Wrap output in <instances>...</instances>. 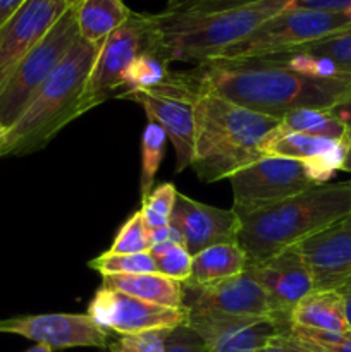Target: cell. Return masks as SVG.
<instances>
[{
	"instance_id": "6da1fadb",
	"label": "cell",
	"mask_w": 351,
	"mask_h": 352,
	"mask_svg": "<svg viewBox=\"0 0 351 352\" xmlns=\"http://www.w3.org/2000/svg\"><path fill=\"white\" fill-rule=\"evenodd\" d=\"M182 76L196 95L217 93L277 119L298 109L330 110L351 96V78H315L264 58L206 60Z\"/></svg>"
},
{
	"instance_id": "7a4b0ae2",
	"label": "cell",
	"mask_w": 351,
	"mask_h": 352,
	"mask_svg": "<svg viewBox=\"0 0 351 352\" xmlns=\"http://www.w3.org/2000/svg\"><path fill=\"white\" fill-rule=\"evenodd\" d=\"M281 119L255 112L212 91L195 100V155L191 168L203 182L229 179L264 158L262 144Z\"/></svg>"
},
{
	"instance_id": "3957f363",
	"label": "cell",
	"mask_w": 351,
	"mask_h": 352,
	"mask_svg": "<svg viewBox=\"0 0 351 352\" xmlns=\"http://www.w3.org/2000/svg\"><path fill=\"white\" fill-rule=\"evenodd\" d=\"M348 213H351V181L313 186L243 217L240 246L246 253L248 265H257L330 229Z\"/></svg>"
},
{
	"instance_id": "277c9868",
	"label": "cell",
	"mask_w": 351,
	"mask_h": 352,
	"mask_svg": "<svg viewBox=\"0 0 351 352\" xmlns=\"http://www.w3.org/2000/svg\"><path fill=\"white\" fill-rule=\"evenodd\" d=\"M98 50L100 45L79 36L16 122L0 134V158L41 150L55 134L83 116L81 95Z\"/></svg>"
},
{
	"instance_id": "5b68a950",
	"label": "cell",
	"mask_w": 351,
	"mask_h": 352,
	"mask_svg": "<svg viewBox=\"0 0 351 352\" xmlns=\"http://www.w3.org/2000/svg\"><path fill=\"white\" fill-rule=\"evenodd\" d=\"M292 0H255L205 14H153L158 45L172 62L212 60L240 43L265 21L288 9Z\"/></svg>"
},
{
	"instance_id": "8992f818",
	"label": "cell",
	"mask_w": 351,
	"mask_h": 352,
	"mask_svg": "<svg viewBox=\"0 0 351 352\" xmlns=\"http://www.w3.org/2000/svg\"><path fill=\"white\" fill-rule=\"evenodd\" d=\"M351 30V14L288 7L265 21L240 43L220 52L212 60H246L279 54Z\"/></svg>"
},
{
	"instance_id": "52a82bcc",
	"label": "cell",
	"mask_w": 351,
	"mask_h": 352,
	"mask_svg": "<svg viewBox=\"0 0 351 352\" xmlns=\"http://www.w3.org/2000/svg\"><path fill=\"white\" fill-rule=\"evenodd\" d=\"M78 40L76 10L74 7H67L48 33L21 58L0 86V124L6 129L16 122L31 98Z\"/></svg>"
},
{
	"instance_id": "ba28073f",
	"label": "cell",
	"mask_w": 351,
	"mask_h": 352,
	"mask_svg": "<svg viewBox=\"0 0 351 352\" xmlns=\"http://www.w3.org/2000/svg\"><path fill=\"white\" fill-rule=\"evenodd\" d=\"M158 45V28L153 14L133 12L100 45L92 72L81 95L83 113L123 93V78L131 62L147 48Z\"/></svg>"
},
{
	"instance_id": "9c48e42d",
	"label": "cell",
	"mask_w": 351,
	"mask_h": 352,
	"mask_svg": "<svg viewBox=\"0 0 351 352\" xmlns=\"http://www.w3.org/2000/svg\"><path fill=\"white\" fill-rule=\"evenodd\" d=\"M233 212L240 219L277 205L319 186L305 162L284 157H264L229 177Z\"/></svg>"
},
{
	"instance_id": "30bf717a",
	"label": "cell",
	"mask_w": 351,
	"mask_h": 352,
	"mask_svg": "<svg viewBox=\"0 0 351 352\" xmlns=\"http://www.w3.org/2000/svg\"><path fill=\"white\" fill-rule=\"evenodd\" d=\"M182 81L181 72H171L167 81L155 89L134 91L123 98L133 100L143 107L148 120L164 129L176 151V174H181L193 164L195 155V100Z\"/></svg>"
},
{
	"instance_id": "8fae6325",
	"label": "cell",
	"mask_w": 351,
	"mask_h": 352,
	"mask_svg": "<svg viewBox=\"0 0 351 352\" xmlns=\"http://www.w3.org/2000/svg\"><path fill=\"white\" fill-rule=\"evenodd\" d=\"M86 315L117 336L169 332L186 323V308H169L100 285Z\"/></svg>"
},
{
	"instance_id": "7c38bea8",
	"label": "cell",
	"mask_w": 351,
	"mask_h": 352,
	"mask_svg": "<svg viewBox=\"0 0 351 352\" xmlns=\"http://www.w3.org/2000/svg\"><path fill=\"white\" fill-rule=\"evenodd\" d=\"M186 323L209 352H257L291 325L274 318L233 316L212 311H188Z\"/></svg>"
},
{
	"instance_id": "4fadbf2b",
	"label": "cell",
	"mask_w": 351,
	"mask_h": 352,
	"mask_svg": "<svg viewBox=\"0 0 351 352\" xmlns=\"http://www.w3.org/2000/svg\"><path fill=\"white\" fill-rule=\"evenodd\" d=\"M0 333H14L41 346L55 349L96 347L107 349L110 332L88 315L79 313H45L0 320Z\"/></svg>"
},
{
	"instance_id": "5bb4252c",
	"label": "cell",
	"mask_w": 351,
	"mask_h": 352,
	"mask_svg": "<svg viewBox=\"0 0 351 352\" xmlns=\"http://www.w3.org/2000/svg\"><path fill=\"white\" fill-rule=\"evenodd\" d=\"M246 270L267 294L274 318L286 325H291L292 308L315 291L312 272L298 246L288 248L257 265H248Z\"/></svg>"
},
{
	"instance_id": "9a60e30c",
	"label": "cell",
	"mask_w": 351,
	"mask_h": 352,
	"mask_svg": "<svg viewBox=\"0 0 351 352\" xmlns=\"http://www.w3.org/2000/svg\"><path fill=\"white\" fill-rule=\"evenodd\" d=\"M184 308L188 311L274 318L267 294L248 270L210 285L184 284Z\"/></svg>"
},
{
	"instance_id": "2e32d148",
	"label": "cell",
	"mask_w": 351,
	"mask_h": 352,
	"mask_svg": "<svg viewBox=\"0 0 351 352\" xmlns=\"http://www.w3.org/2000/svg\"><path fill=\"white\" fill-rule=\"evenodd\" d=\"M171 226L184 237L186 250L195 256L219 244H240L241 219L231 210L217 208L178 192Z\"/></svg>"
},
{
	"instance_id": "e0dca14e",
	"label": "cell",
	"mask_w": 351,
	"mask_h": 352,
	"mask_svg": "<svg viewBox=\"0 0 351 352\" xmlns=\"http://www.w3.org/2000/svg\"><path fill=\"white\" fill-rule=\"evenodd\" d=\"M65 9V0H26L0 26V86Z\"/></svg>"
},
{
	"instance_id": "ac0fdd59",
	"label": "cell",
	"mask_w": 351,
	"mask_h": 352,
	"mask_svg": "<svg viewBox=\"0 0 351 352\" xmlns=\"http://www.w3.org/2000/svg\"><path fill=\"white\" fill-rule=\"evenodd\" d=\"M275 127L262 144L264 157H284L305 162L317 184H327L337 172H344L348 157L346 138L330 140L301 133H282Z\"/></svg>"
},
{
	"instance_id": "d6986e66",
	"label": "cell",
	"mask_w": 351,
	"mask_h": 352,
	"mask_svg": "<svg viewBox=\"0 0 351 352\" xmlns=\"http://www.w3.org/2000/svg\"><path fill=\"white\" fill-rule=\"evenodd\" d=\"M315 291L337 289L351 277V227H330L298 244Z\"/></svg>"
},
{
	"instance_id": "ffe728a7",
	"label": "cell",
	"mask_w": 351,
	"mask_h": 352,
	"mask_svg": "<svg viewBox=\"0 0 351 352\" xmlns=\"http://www.w3.org/2000/svg\"><path fill=\"white\" fill-rule=\"evenodd\" d=\"M291 327L315 332H350L344 313V296L336 289L313 291L303 298L291 311Z\"/></svg>"
},
{
	"instance_id": "44dd1931",
	"label": "cell",
	"mask_w": 351,
	"mask_h": 352,
	"mask_svg": "<svg viewBox=\"0 0 351 352\" xmlns=\"http://www.w3.org/2000/svg\"><path fill=\"white\" fill-rule=\"evenodd\" d=\"M102 287L124 292V294L153 302V305L184 308V284L172 280L158 272L102 277Z\"/></svg>"
},
{
	"instance_id": "7402d4cb",
	"label": "cell",
	"mask_w": 351,
	"mask_h": 352,
	"mask_svg": "<svg viewBox=\"0 0 351 352\" xmlns=\"http://www.w3.org/2000/svg\"><path fill=\"white\" fill-rule=\"evenodd\" d=\"M74 10L79 36L93 45H102L133 14L124 0H79Z\"/></svg>"
},
{
	"instance_id": "603a6c76",
	"label": "cell",
	"mask_w": 351,
	"mask_h": 352,
	"mask_svg": "<svg viewBox=\"0 0 351 352\" xmlns=\"http://www.w3.org/2000/svg\"><path fill=\"white\" fill-rule=\"evenodd\" d=\"M248 267L246 253L240 244H219L193 256L191 277L184 284L210 285L241 275Z\"/></svg>"
},
{
	"instance_id": "cb8c5ba5",
	"label": "cell",
	"mask_w": 351,
	"mask_h": 352,
	"mask_svg": "<svg viewBox=\"0 0 351 352\" xmlns=\"http://www.w3.org/2000/svg\"><path fill=\"white\" fill-rule=\"evenodd\" d=\"M169 65L171 60L160 50V45L143 50L136 55V58L124 72L123 93L117 98H123L124 95L134 91H148L162 86L172 72Z\"/></svg>"
},
{
	"instance_id": "d4e9b609",
	"label": "cell",
	"mask_w": 351,
	"mask_h": 352,
	"mask_svg": "<svg viewBox=\"0 0 351 352\" xmlns=\"http://www.w3.org/2000/svg\"><path fill=\"white\" fill-rule=\"evenodd\" d=\"M275 129L282 133H301L330 140H344L348 133V127L330 110L323 109L292 110L282 117Z\"/></svg>"
},
{
	"instance_id": "484cf974",
	"label": "cell",
	"mask_w": 351,
	"mask_h": 352,
	"mask_svg": "<svg viewBox=\"0 0 351 352\" xmlns=\"http://www.w3.org/2000/svg\"><path fill=\"white\" fill-rule=\"evenodd\" d=\"M165 144H167V136H165L164 129L153 120H148V124L145 126L143 136H141V198H145L153 189L158 167L164 160Z\"/></svg>"
},
{
	"instance_id": "4316f807",
	"label": "cell",
	"mask_w": 351,
	"mask_h": 352,
	"mask_svg": "<svg viewBox=\"0 0 351 352\" xmlns=\"http://www.w3.org/2000/svg\"><path fill=\"white\" fill-rule=\"evenodd\" d=\"M88 267L95 270L96 274L102 275V277L153 274V272H157V265H155L150 251H145V253H112V251H105V253L89 260Z\"/></svg>"
},
{
	"instance_id": "83f0119b",
	"label": "cell",
	"mask_w": 351,
	"mask_h": 352,
	"mask_svg": "<svg viewBox=\"0 0 351 352\" xmlns=\"http://www.w3.org/2000/svg\"><path fill=\"white\" fill-rule=\"evenodd\" d=\"M284 52H295V54H305L312 55V57L327 58L343 74L351 76V30L332 34V36L322 38L319 41L301 45V47L289 48V50ZM284 52H279V54H284Z\"/></svg>"
},
{
	"instance_id": "f1b7e54d",
	"label": "cell",
	"mask_w": 351,
	"mask_h": 352,
	"mask_svg": "<svg viewBox=\"0 0 351 352\" xmlns=\"http://www.w3.org/2000/svg\"><path fill=\"white\" fill-rule=\"evenodd\" d=\"M178 189L172 182H162L141 198V217L148 230L160 229L171 223L172 210L176 205Z\"/></svg>"
},
{
	"instance_id": "f546056e",
	"label": "cell",
	"mask_w": 351,
	"mask_h": 352,
	"mask_svg": "<svg viewBox=\"0 0 351 352\" xmlns=\"http://www.w3.org/2000/svg\"><path fill=\"white\" fill-rule=\"evenodd\" d=\"M150 254L153 256L158 274L178 282H188L191 277L193 254L184 246L178 244H157L150 248Z\"/></svg>"
},
{
	"instance_id": "4dcf8cb0",
	"label": "cell",
	"mask_w": 351,
	"mask_h": 352,
	"mask_svg": "<svg viewBox=\"0 0 351 352\" xmlns=\"http://www.w3.org/2000/svg\"><path fill=\"white\" fill-rule=\"evenodd\" d=\"M289 336L310 352H351V330L344 333L315 332L289 327Z\"/></svg>"
},
{
	"instance_id": "1f68e13d",
	"label": "cell",
	"mask_w": 351,
	"mask_h": 352,
	"mask_svg": "<svg viewBox=\"0 0 351 352\" xmlns=\"http://www.w3.org/2000/svg\"><path fill=\"white\" fill-rule=\"evenodd\" d=\"M112 253H145L150 251V237L140 210L133 213L117 230L110 250Z\"/></svg>"
},
{
	"instance_id": "d6a6232c",
	"label": "cell",
	"mask_w": 351,
	"mask_h": 352,
	"mask_svg": "<svg viewBox=\"0 0 351 352\" xmlns=\"http://www.w3.org/2000/svg\"><path fill=\"white\" fill-rule=\"evenodd\" d=\"M171 332V330H169ZM167 332H148L140 336H119L109 344V352H165Z\"/></svg>"
},
{
	"instance_id": "836d02e7",
	"label": "cell",
	"mask_w": 351,
	"mask_h": 352,
	"mask_svg": "<svg viewBox=\"0 0 351 352\" xmlns=\"http://www.w3.org/2000/svg\"><path fill=\"white\" fill-rule=\"evenodd\" d=\"M165 352H209L203 340L186 325L167 332Z\"/></svg>"
},
{
	"instance_id": "e575fe53",
	"label": "cell",
	"mask_w": 351,
	"mask_h": 352,
	"mask_svg": "<svg viewBox=\"0 0 351 352\" xmlns=\"http://www.w3.org/2000/svg\"><path fill=\"white\" fill-rule=\"evenodd\" d=\"M289 7H298V9L332 10V12L351 14V0H292Z\"/></svg>"
},
{
	"instance_id": "d590c367",
	"label": "cell",
	"mask_w": 351,
	"mask_h": 352,
	"mask_svg": "<svg viewBox=\"0 0 351 352\" xmlns=\"http://www.w3.org/2000/svg\"><path fill=\"white\" fill-rule=\"evenodd\" d=\"M148 237H150V248L157 246V244H178V246H184V237L179 232L176 227H172L171 223L165 227H160V229L148 230Z\"/></svg>"
},
{
	"instance_id": "8d00e7d4",
	"label": "cell",
	"mask_w": 351,
	"mask_h": 352,
	"mask_svg": "<svg viewBox=\"0 0 351 352\" xmlns=\"http://www.w3.org/2000/svg\"><path fill=\"white\" fill-rule=\"evenodd\" d=\"M288 330H286L284 333H281L279 337H275L272 342H268L267 346H264L257 352H308L306 349H303V347L289 336Z\"/></svg>"
},
{
	"instance_id": "74e56055",
	"label": "cell",
	"mask_w": 351,
	"mask_h": 352,
	"mask_svg": "<svg viewBox=\"0 0 351 352\" xmlns=\"http://www.w3.org/2000/svg\"><path fill=\"white\" fill-rule=\"evenodd\" d=\"M24 2L26 0H0V26L6 24Z\"/></svg>"
},
{
	"instance_id": "f35d334b",
	"label": "cell",
	"mask_w": 351,
	"mask_h": 352,
	"mask_svg": "<svg viewBox=\"0 0 351 352\" xmlns=\"http://www.w3.org/2000/svg\"><path fill=\"white\" fill-rule=\"evenodd\" d=\"M330 112H332L334 116H336L337 119H339L341 122H343L344 126L350 129L351 127V96H348L344 102L337 103L336 107H332V109H330Z\"/></svg>"
},
{
	"instance_id": "ab89813d",
	"label": "cell",
	"mask_w": 351,
	"mask_h": 352,
	"mask_svg": "<svg viewBox=\"0 0 351 352\" xmlns=\"http://www.w3.org/2000/svg\"><path fill=\"white\" fill-rule=\"evenodd\" d=\"M346 144H348V157H346V165H344V172H351V127L346 133Z\"/></svg>"
},
{
	"instance_id": "60d3db41",
	"label": "cell",
	"mask_w": 351,
	"mask_h": 352,
	"mask_svg": "<svg viewBox=\"0 0 351 352\" xmlns=\"http://www.w3.org/2000/svg\"><path fill=\"white\" fill-rule=\"evenodd\" d=\"M344 313H346V322L351 330V296H344Z\"/></svg>"
},
{
	"instance_id": "b9f144b4",
	"label": "cell",
	"mask_w": 351,
	"mask_h": 352,
	"mask_svg": "<svg viewBox=\"0 0 351 352\" xmlns=\"http://www.w3.org/2000/svg\"><path fill=\"white\" fill-rule=\"evenodd\" d=\"M336 291L341 292L343 296H351V277L348 278V280H344L343 284L336 289Z\"/></svg>"
},
{
	"instance_id": "7bdbcfd3",
	"label": "cell",
	"mask_w": 351,
	"mask_h": 352,
	"mask_svg": "<svg viewBox=\"0 0 351 352\" xmlns=\"http://www.w3.org/2000/svg\"><path fill=\"white\" fill-rule=\"evenodd\" d=\"M24 352H54V351L47 346H41V344H34L33 347H30V349L24 351Z\"/></svg>"
},
{
	"instance_id": "ee69618b",
	"label": "cell",
	"mask_w": 351,
	"mask_h": 352,
	"mask_svg": "<svg viewBox=\"0 0 351 352\" xmlns=\"http://www.w3.org/2000/svg\"><path fill=\"white\" fill-rule=\"evenodd\" d=\"M182 2H184V0H169L167 7H165V10H174V9H178V7L181 6Z\"/></svg>"
},
{
	"instance_id": "f6af8a7d",
	"label": "cell",
	"mask_w": 351,
	"mask_h": 352,
	"mask_svg": "<svg viewBox=\"0 0 351 352\" xmlns=\"http://www.w3.org/2000/svg\"><path fill=\"white\" fill-rule=\"evenodd\" d=\"M336 226L337 227H351V213H348V215L344 217L339 223H336Z\"/></svg>"
},
{
	"instance_id": "bcb514c9",
	"label": "cell",
	"mask_w": 351,
	"mask_h": 352,
	"mask_svg": "<svg viewBox=\"0 0 351 352\" xmlns=\"http://www.w3.org/2000/svg\"><path fill=\"white\" fill-rule=\"evenodd\" d=\"M78 2H79V0H65V6H67V7H74Z\"/></svg>"
},
{
	"instance_id": "7dc6e473",
	"label": "cell",
	"mask_w": 351,
	"mask_h": 352,
	"mask_svg": "<svg viewBox=\"0 0 351 352\" xmlns=\"http://www.w3.org/2000/svg\"><path fill=\"white\" fill-rule=\"evenodd\" d=\"M3 131H6V127H3V126H2V124H0V134H2V133H3Z\"/></svg>"
},
{
	"instance_id": "c3c4849f",
	"label": "cell",
	"mask_w": 351,
	"mask_h": 352,
	"mask_svg": "<svg viewBox=\"0 0 351 352\" xmlns=\"http://www.w3.org/2000/svg\"><path fill=\"white\" fill-rule=\"evenodd\" d=\"M350 174H351V172H350Z\"/></svg>"
},
{
	"instance_id": "681fc988",
	"label": "cell",
	"mask_w": 351,
	"mask_h": 352,
	"mask_svg": "<svg viewBox=\"0 0 351 352\" xmlns=\"http://www.w3.org/2000/svg\"><path fill=\"white\" fill-rule=\"evenodd\" d=\"M308 352H310V351H308Z\"/></svg>"
}]
</instances>
